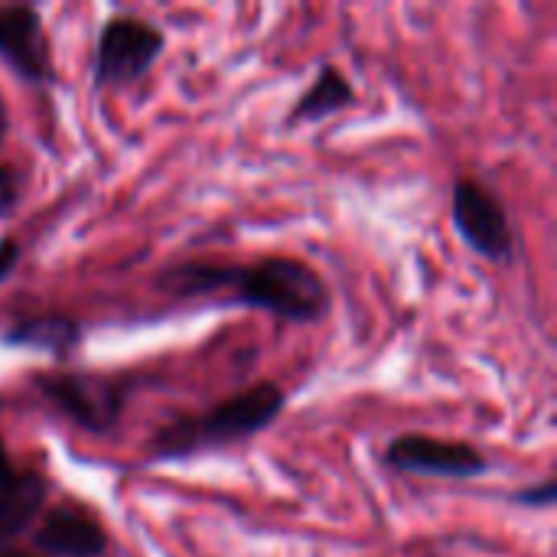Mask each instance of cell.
<instances>
[{
	"label": "cell",
	"instance_id": "1",
	"mask_svg": "<svg viewBox=\"0 0 557 557\" xmlns=\"http://www.w3.org/2000/svg\"><path fill=\"white\" fill-rule=\"evenodd\" d=\"M157 287L173 297H222L287 323H320L330 313L323 277L297 258H261L258 264L183 261L166 268Z\"/></svg>",
	"mask_w": 557,
	"mask_h": 557
},
{
	"label": "cell",
	"instance_id": "2",
	"mask_svg": "<svg viewBox=\"0 0 557 557\" xmlns=\"http://www.w3.org/2000/svg\"><path fill=\"white\" fill-rule=\"evenodd\" d=\"M287 408V395L277 382H255L245 392L219 401L196 418H176L163 424L150 441L153 460H186L206 450L242 444L268 431Z\"/></svg>",
	"mask_w": 557,
	"mask_h": 557
},
{
	"label": "cell",
	"instance_id": "3",
	"mask_svg": "<svg viewBox=\"0 0 557 557\" xmlns=\"http://www.w3.org/2000/svg\"><path fill=\"white\" fill-rule=\"evenodd\" d=\"M36 392L72 424L88 434H108L121 421L134 382L127 375H85V372H42L33 379Z\"/></svg>",
	"mask_w": 557,
	"mask_h": 557
},
{
	"label": "cell",
	"instance_id": "4",
	"mask_svg": "<svg viewBox=\"0 0 557 557\" xmlns=\"http://www.w3.org/2000/svg\"><path fill=\"white\" fill-rule=\"evenodd\" d=\"M166 36L140 16H108L95 46V82L98 85H131L144 78L163 55Z\"/></svg>",
	"mask_w": 557,
	"mask_h": 557
},
{
	"label": "cell",
	"instance_id": "5",
	"mask_svg": "<svg viewBox=\"0 0 557 557\" xmlns=\"http://www.w3.org/2000/svg\"><path fill=\"white\" fill-rule=\"evenodd\" d=\"M450 215L460 238L493 264H509L516 255V232L503 199L480 180L463 176L454 186Z\"/></svg>",
	"mask_w": 557,
	"mask_h": 557
},
{
	"label": "cell",
	"instance_id": "6",
	"mask_svg": "<svg viewBox=\"0 0 557 557\" xmlns=\"http://www.w3.org/2000/svg\"><path fill=\"white\" fill-rule=\"evenodd\" d=\"M385 463L398 473L411 476H437V480H476L490 470L483 450L463 441H441L428 434H401L388 444Z\"/></svg>",
	"mask_w": 557,
	"mask_h": 557
},
{
	"label": "cell",
	"instance_id": "7",
	"mask_svg": "<svg viewBox=\"0 0 557 557\" xmlns=\"http://www.w3.org/2000/svg\"><path fill=\"white\" fill-rule=\"evenodd\" d=\"M0 59L33 85L52 82V55L42 16L29 3H0Z\"/></svg>",
	"mask_w": 557,
	"mask_h": 557
},
{
	"label": "cell",
	"instance_id": "8",
	"mask_svg": "<svg viewBox=\"0 0 557 557\" xmlns=\"http://www.w3.org/2000/svg\"><path fill=\"white\" fill-rule=\"evenodd\" d=\"M49 499V483L39 470L20 467L0 441V548L29 532L42 516Z\"/></svg>",
	"mask_w": 557,
	"mask_h": 557
},
{
	"label": "cell",
	"instance_id": "9",
	"mask_svg": "<svg viewBox=\"0 0 557 557\" xmlns=\"http://www.w3.org/2000/svg\"><path fill=\"white\" fill-rule=\"evenodd\" d=\"M36 522H39L33 532L36 555L104 557L108 552V532L101 529V522H95L88 512L75 506L42 509Z\"/></svg>",
	"mask_w": 557,
	"mask_h": 557
},
{
	"label": "cell",
	"instance_id": "10",
	"mask_svg": "<svg viewBox=\"0 0 557 557\" xmlns=\"http://www.w3.org/2000/svg\"><path fill=\"white\" fill-rule=\"evenodd\" d=\"M356 101V88L352 82L336 69V65H320L317 78L310 82V88L294 101L287 124H310V121H323L343 108H349Z\"/></svg>",
	"mask_w": 557,
	"mask_h": 557
},
{
	"label": "cell",
	"instance_id": "11",
	"mask_svg": "<svg viewBox=\"0 0 557 557\" xmlns=\"http://www.w3.org/2000/svg\"><path fill=\"white\" fill-rule=\"evenodd\" d=\"M3 343L42 349L52 356H69L82 343V323L65 313H39V317H26L13 330H7Z\"/></svg>",
	"mask_w": 557,
	"mask_h": 557
},
{
	"label": "cell",
	"instance_id": "12",
	"mask_svg": "<svg viewBox=\"0 0 557 557\" xmlns=\"http://www.w3.org/2000/svg\"><path fill=\"white\" fill-rule=\"evenodd\" d=\"M555 499H557L555 480H545L542 486H529V490L512 493V503H516V506H529V509H548V506H555Z\"/></svg>",
	"mask_w": 557,
	"mask_h": 557
},
{
	"label": "cell",
	"instance_id": "13",
	"mask_svg": "<svg viewBox=\"0 0 557 557\" xmlns=\"http://www.w3.org/2000/svg\"><path fill=\"white\" fill-rule=\"evenodd\" d=\"M20 193H23V183L16 176L13 166L0 163V215H10L20 202Z\"/></svg>",
	"mask_w": 557,
	"mask_h": 557
},
{
	"label": "cell",
	"instance_id": "14",
	"mask_svg": "<svg viewBox=\"0 0 557 557\" xmlns=\"http://www.w3.org/2000/svg\"><path fill=\"white\" fill-rule=\"evenodd\" d=\"M16 261H20V242L16 238H0V284L13 274V268H16Z\"/></svg>",
	"mask_w": 557,
	"mask_h": 557
},
{
	"label": "cell",
	"instance_id": "15",
	"mask_svg": "<svg viewBox=\"0 0 557 557\" xmlns=\"http://www.w3.org/2000/svg\"><path fill=\"white\" fill-rule=\"evenodd\" d=\"M7 131H10V117H7V104H3V98H0V144H3V137H7Z\"/></svg>",
	"mask_w": 557,
	"mask_h": 557
},
{
	"label": "cell",
	"instance_id": "16",
	"mask_svg": "<svg viewBox=\"0 0 557 557\" xmlns=\"http://www.w3.org/2000/svg\"><path fill=\"white\" fill-rule=\"evenodd\" d=\"M0 557H39V555H29V552H20V548L7 545V548H0Z\"/></svg>",
	"mask_w": 557,
	"mask_h": 557
}]
</instances>
